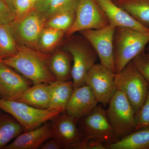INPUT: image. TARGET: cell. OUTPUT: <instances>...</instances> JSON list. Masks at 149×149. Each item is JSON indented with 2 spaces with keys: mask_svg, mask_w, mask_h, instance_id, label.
<instances>
[{
  "mask_svg": "<svg viewBox=\"0 0 149 149\" xmlns=\"http://www.w3.org/2000/svg\"><path fill=\"white\" fill-rule=\"evenodd\" d=\"M4 1H5L8 4V5L10 6V7L11 8H12V4L13 1V0H3ZM13 9V8H12Z\"/></svg>",
  "mask_w": 149,
  "mask_h": 149,
  "instance_id": "836d02e7",
  "label": "cell"
},
{
  "mask_svg": "<svg viewBox=\"0 0 149 149\" xmlns=\"http://www.w3.org/2000/svg\"><path fill=\"white\" fill-rule=\"evenodd\" d=\"M77 125L85 137L101 140L105 144H111L119 140L109 121L106 111L97 106L87 115L77 120Z\"/></svg>",
  "mask_w": 149,
  "mask_h": 149,
  "instance_id": "ba28073f",
  "label": "cell"
},
{
  "mask_svg": "<svg viewBox=\"0 0 149 149\" xmlns=\"http://www.w3.org/2000/svg\"><path fill=\"white\" fill-rule=\"evenodd\" d=\"M146 50L141 52L132 61L149 85V53Z\"/></svg>",
  "mask_w": 149,
  "mask_h": 149,
  "instance_id": "83f0119b",
  "label": "cell"
},
{
  "mask_svg": "<svg viewBox=\"0 0 149 149\" xmlns=\"http://www.w3.org/2000/svg\"><path fill=\"white\" fill-rule=\"evenodd\" d=\"M50 56L24 45L16 54L1 61L29 79L33 84L50 83L56 80L49 67Z\"/></svg>",
  "mask_w": 149,
  "mask_h": 149,
  "instance_id": "6da1fadb",
  "label": "cell"
},
{
  "mask_svg": "<svg viewBox=\"0 0 149 149\" xmlns=\"http://www.w3.org/2000/svg\"><path fill=\"white\" fill-rule=\"evenodd\" d=\"M136 21L149 29V0H115Z\"/></svg>",
  "mask_w": 149,
  "mask_h": 149,
  "instance_id": "44dd1931",
  "label": "cell"
},
{
  "mask_svg": "<svg viewBox=\"0 0 149 149\" xmlns=\"http://www.w3.org/2000/svg\"><path fill=\"white\" fill-rule=\"evenodd\" d=\"M98 103L92 89L85 84L73 89L65 111L78 120L90 113Z\"/></svg>",
  "mask_w": 149,
  "mask_h": 149,
  "instance_id": "5bb4252c",
  "label": "cell"
},
{
  "mask_svg": "<svg viewBox=\"0 0 149 149\" xmlns=\"http://www.w3.org/2000/svg\"><path fill=\"white\" fill-rule=\"evenodd\" d=\"M32 1L33 2V3H34V4L35 3V1H36V0H32Z\"/></svg>",
  "mask_w": 149,
  "mask_h": 149,
  "instance_id": "d590c367",
  "label": "cell"
},
{
  "mask_svg": "<svg viewBox=\"0 0 149 149\" xmlns=\"http://www.w3.org/2000/svg\"><path fill=\"white\" fill-rule=\"evenodd\" d=\"M0 61H1V60H0Z\"/></svg>",
  "mask_w": 149,
  "mask_h": 149,
  "instance_id": "f35d334b",
  "label": "cell"
},
{
  "mask_svg": "<svg viewBox=\"0 0 149 149\" xmlns=\"http://www.w3.org/2000/svg\"><path fill=\"white\" fill-rule=\"evenodd\" d=\"M15 101L27 104L36 108L48 109L50 103L49 83L33 84Z\"/></svg>",
  "mask_w": 149,
  "mask_h": 149,
  "instance_id": "ac0fdd59",
  "label": "cell"
},
{
  "mask_svg": "<svg viewBox=\"0 0 149 149\" xmlns=\"http://www.w3.org/2000/svg\"></svg>",
  "mask_w": 149,
  "mask_h": 149,
  "instance_id": "ab89813d",
  "label": "cell"
},
{
  "mask_svg": "<svg viewBox=\"0 0 149 149\" xmlns=\"http://www.w3.org/2000/svg\"><path fill=\"white\" fill-rule=\"evenodd\" d=\"M50 103L48 109L65 111L73 92L72 81L56 80L49 83Z\"/></svg>",
  "mask_w": 149,
  "mask_h": 149,
  "instance_id": "e0dca14e",
  "label": "cell"
},
{
  "mask_svg": "<svg viewBox=\"0 0 149 149\" xmlns=\"http://www.w3.org/2000/svg\"><path fill=\"white\" fill-rule=\"evenodd\" d=\"M33 84L13 68L0 61V96L15 101Z\"/></svg>",
  "mask_w": 149,
  "mask_h": 149,
  "instance_id": "4fadbf2b",
  "label": "cell"
},
{
  "mask_svg": "<svg viewBox=\"0 0 149 149\" xmlns=\"http://www.w3.org/2000/svg\"><path fill=\"white\" fill-rule=\"evenodd\" d=\"M79 0H52L48 10L43 14L46 19L56 14L68 11H75Z\"/></svg>",
  "mask_w": 149,
  "mask_h": 149,
  "instance_id": "484cf974",
  "label": "cell"
},
{
  "mask_svg": "<svg viewBox=\"0 0 149 149\" xmlns=\"http://www.w3.org/2000/svg\"><path fill=\"white\" fill-rule=\"evenodd\" d=\"M149 43V32H142L116 27L114 35V59L116 73L122 70Z\"/></svg>",
  "mask_w": 149,
  "mask_h": 149,
  "instance_id": "7a4b0ae2",
  "label": "cell"
},
{
  "mask_svg": "<svg viewBox=\"0 0 149 149\" xmlns=\"http://www.w3.org/2000/svg\"><path fill=\"white\" fill-rule=\"evenodd\" d=\"M77 120L64 111L50 121L52 138L60 143L62 148L77 149L84 139L85 136L78 128Z\"/></svg>",
  "mask_w": 149,
  "mask_h": 149,
  "instance_id": "8fae6325",
  "label": "cell"
},
{
  "mask_svg": "<svg viewBox=\"0 0 149 149\" xmlns=\"http://www.w3.org/2000/svg\"><path fill=\"white\" fill-rule=\"evenodd\" d=\"M95 1L106 15L110 24L115 27H126L140 32H149V29L139 23L113 0Z\"/></svg>",
  "mask_w": 149,
  "mask_h": 149,
  "instance_id": "9a60e30c",
  "label": "cell"
},
{
  "mask_svg": "<svg viewBox=\"0 0 149 149\" xmlns=\"http://www.w3.org/2000/svg\"><path fill=\"white\" fill-rule=\"evenodd\" d=\"M75 11H68L54 15L46 20L45 27H51L65 32L73 24Z\"/></svg>",
  "mask_w": 149,
  "mask_h": 149,
  "instance_id": "d4e9b609",
  "label": "cell"
},
{
  "mask_svg": "<svg viewBox=\"0 0 149 149\" xmlns=\"http://www.w3.org/2000/svg\"><path fill=\"white\" fill-rule=\"evenodd\" d=\"M41 149H60L62 148L60 143L56 139L52 138L47 140L40 147Z\"/></svg>",
  "mask_w": 149,
  "mask_h": 149,
  "instance_id": "d6a6232c",
  "label": "cell"
},
{
  "mask_svg": "<svg viewBox=\"0 0 149 149\" xmlns=\"http://www.w3.org/2000/svg\"><path fill=\"white\" fill-rule=\"evenodd\" d=\"M104 145L101 140L85 137L77 149H106Z\"/></svg>",
  "mask_w": 149,
  "mask_h": 149,
  "instance_id": "4dcf8cb0",
  "label": "cell"
},
{
  "mask_svg": "<svg viewBox=\"0 0 149 149\" xmlns=\"http://www.w3.org/2000/svg\"><path fill=\"white\" fill-rule=\"evenodd\" d=\"M109 24L106 15L95 0H79L74 22L65 35L69 37L76 32L101 29Z\"/></svg>",
  "mask_w": 149,
  "mask_h": 149,
  "instance_id": "52a82bcc",
  "label": "cell"
},
{
  "mask_svg": "<svg viewBox=\"0 0 149 149\" xmlns=\"http://www.w3.org/2000/svg\"><path fill=\"white\" fill-rule=\"evenodd\" d=\"M52 0H36L35 3V10L42 14L47 12Z\"/></svg>",
  "mask_w": 149,
  "mask_h": 149,
  "instance_id": "1f68e13d",
  "label": "cell"
},
{
  "mask_svg": "<svg viewBox=\"0 0 149 149\" xmlns=\"http://www.w3.org/2000/svg\"><path fill=\"white\" fill-rule=\"evenodd\" d=\"M52 138L50 122L45 123L34 129L23 132L3 149H37L46 141Z\"/></svg>",
  "mask_w": 149,
  "mask_h": 149,
  "instance_id": "2e32d148",
  "label": "cell"
},
{
  "mask_svg": "<svg viewBox=\"0 0 149 149\" xmlns=\"http://www.w3.org/2000/svg\"><path fill=\"white\" fill-rule=\"evenodd\" d=\"M146 50L147 51H148V52L149 53V43L148 45V47H147Z\"/></svg>",
  "mask_w": 149,
  "mask_h": 149,
  "instance_id": "e575fe53",
  "label": "cell"
},
{
  "mask_svg": "<svg viewBox=\"0 0 149 149\" xmlns=\"http://www.w3.org/2000/svg\"><path fill=\"white\" fill-rule=\"evenodd\" d=\"M18 45L14 37L10 25H0V60L16 54Z\"/></svg>",
  "mask_w": 149,
  "mask_h": 149,
  "instance_id": "603a6c76",
  "label": "cell"
},
{
  "mask_svg": "<svg viewBox=\"0 0 149 149\" xmlns=\"http://www.w3.org/2000/svg\"><path fill=\"white\" fill-rule=\"evenodd\" d=\"M116 27L109 24L100 29L79 32L95 50L100 63L116 73L114 59V35Z\"/></svg>",
  "mask_w": 149,
  "mask_h": 149,
  "instance_id": "9c48e42d",
  "label": "cell"
},
{
  "mask_svg": "<svg viewBox=\"0 0 149 149\" xmlns=\"http://www.w3.org/2000/svg\"><path fill=\"white\" fill-rule=\"evenodd\" d=\"M15 14L12 8L3 0H0V25L10 24L15 20Z\"/></svg>",
  "mask_w": 149,
  "mask_h": 149,
  "instance_id": "f546056e",
  "label": "cell"
},
{
  "mask_svg": "<svg viewBox=\"0 0 149 149\" xmlns=\"http://www.w3.org/2000/svg\"><path fill=\"white\" fill-rule=\"evenodd\" d=\"M82 37L81 39L70 40L65 46V49L70 54L73 61L71 77L73 89L86 84L87 74L96 64L98 57L91 44Z\"/></svg>",
  "mask_w": 149,
  "mask_h": 149,
  "instance_id": "8992f818",
  "label": "cell"
},
{
  "mask_svg": "<svg viewBox=\"0 0 149 149\" xmlns=\"http://www.w3.org/2000/svg\"><path fill=\"white\" fill-rule=\"evenodd\" d=\"M66 32L51 27H45L38 42V51L46 53L53 50L58 45Z\"/></svg>",
  "mask_w": 149,
  "mask_h": 149,
  "instance_id": "cb8c5ba5",
  "label": "cell"
},
{
  "mask_svg": "<svg viewBox=\"0 0 149 149\" xmlns=\"http://www.w3.org/2000/svg\"><path fill=\"white\" fill-rule=\"evenodd\" d=\"M72 60L71 55L66 51H58L50 56L49 68L56 80L69 81L72 78Z\"/></svg>",
  "mask_w": 149,
  "mask_h": 149,
  "instance_id": "ffe728a7",
  "label": "cell"
},
{
  "mask_svg": "<svg viewBox=\"0 0 149 149\" xmlns=\"http://www.w3.org/2000/svg\"><path fill=\"white\" fill-rule=\"evenodd\" d=\"M136 130L149 126V86L148 95L143 104L136 115Z\"/></svg>",
  "mask_w": 149,
  "mask_h": 149,
  "instance_id": "f1b7e54d",
  "label": "cell"
},
{
  "mask_svg": "<svg viewBox=\"0 0 149 149\" xmlns=\"http://www.w3.org/2000/svg\"><path fill=\"white\" fill-rule=\"evenodd\" d=\"M106 149H149V126L132 132L117 142L105 144Z\"/></svg>",
  "mask_w": 149,
  "mask_h": 149,
  "instance_id": "d6986e66",
  "label": "cell"
},
{
  "mask_svg": "<svg viewBox=\"0 0 149 149\" xmlns=\"http://www.w3.org/2000/svg\"><path fill=\"white\" fill-rule=\"evenodd\" d=\"M46 22L43 15L34 10L24 18L14 21L10 25L18 46L22 45L38 51L39 38Z\"/></svg>",
  "mask_w": 149,
  "mask_h": 149,
  "instance_id": "30bf717a",
  "label": "cell"
},
{
  "mask_svg": "<svg viewBox=\"0 0 149 149\" xmlns=\"http://www.w3.org/2000/svg\"><path fill=\"white\" fill-rule=\"evenodd\" d=\"M12 7L15 14L14 21H19L35 10L32 0H13Z\"/></svg>",
  "mask_w": 149,
  "mask_h": 149,
  "instance_id": "4316f807",
  "label": "cell"
},
{
  "mask_svg": "<svg viewBox=\"0 0 149 149\" xmlns=\"http://www.w3.org/2000/svg\"><path fill=\"white\" fill-rule=\"evenodd\" d=\"M115 73L101 63L95 64L87 74L86 84L90 86L98 103L106 105L117 91Z\"/></svg>",
  "mask_w": 149,
  "mask_h": 149,
  "instance_id": "7c38bea8",
  "label": "cell"
},
{
  "mask_svg": "<svg viewBox=\"0 0 149 149\" xmlns=\"http://www.w3.org/2000/svg\"><path fill=\"white\" fill-rule=\"evenodd\" d=\"M113 1H115V0H113Z\"/></svg>",
  "mask_w": 149,
  "mask_h": 149,
  "instance_id": "74e56055",
  "label": "cell"
},
{
  "mask_svg": "<svg viewBox=\"0 0 149 149\" xmlns=\"http://www.w3.org/2000/svg\"><path fill=\"white\" fill-rule=\"evenodd\" d=\"M108 104L107 117L119 140L135 131L136 113L123 93L117 90Z\"/></svg>",
  "mask_w": 149,
  "mask_h": 149,
  "instance_id": "5b68a950",
  "label": "cell"
},
{
  "mask_svg": "<svg viewBox=\"0 0 149 149\" xmlns=\"http://www.w3.org/2000/svg\"><path fill=\"white\" fill-rule=\"evenodd\" d=\"M117 90L125 95L137 115L148 95L149 85L135 66L129 62L115 75Z\"/></svg>",
  "mask_w": 149,
  "mask_h": 149,
  "instance_id": "3957f363",
  "label": "cell"
},
{
  "mask_svg": "<svg viewBox=\"0 0 149 149\" xmlns=\"http://www.w3.org/2000/svg\"><path fill=\"white\" fill-rule=\"evenodd\" d=\"M23 132L22 126L10 114L0 112V149Z\"/></svg>",
  "mask_w": 149,
  "mask_h": 149,
  "instance_id": "7402d4cb",
  "label": "cell"
},
{
  "mask_svg": "<svg viewBox=\"0 0 149 149\" xmlns=\"http://www.w3.org/2000/svg\"><path fill=\"white\" fill-rule=\"evenodd\" d=\"M0 109L14 118L22 126L23 132L38 128L61 113L58 111L36 108L21 102L1 97Z\"/></svg>",
  "mask_w": 149,
  "mask_h": 149,
  "instance_id": "277c9868",
  "label": "cell"
},
{
  "mask_svg": "<svg viewBox=\"0 0 149 149\" xmlns=\"http://www.w3.org/2000/svg\"><path fill=\"white\" fill-rule=\"evenodd\" d=\"M0 97H1V96H0Z\"/></svg>",
  "mask_w": 149,
  "mask_h": 149,
  "instance_id": "8d00e7d4",
  "label": "cell"
}]
</instances>
